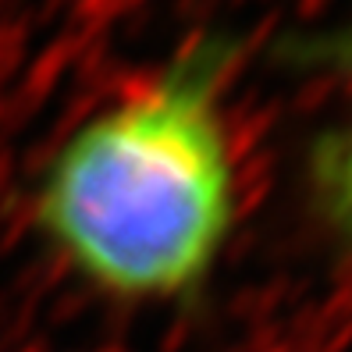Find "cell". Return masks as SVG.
<instances>
[{"label":"cell","mask_w":352,"mask_h":352,"mask_svg":"<svg viewBox=\"0 0 352 352\" xmlns=\"http://www.w3.org/2000/svg\"><path fill=\"white\" fill-rule=\"evenodd\" d=\"M317 192L324 210L352 235V132L335 135L317 153Z\"/></svg>","instance_id":"obj_2"},{"label":"cell","mask_w":352,"mask_h":352,"mask_svg":"<svg viewBox=\"0 0 352 352\" xmlns=\"http://www.w3.org/2000/svg\"><path fill=\"white\" fill-rule=\"evenodd\" d=\"M232 57L224 36L196 39L50 160L39 224L103 292L175 299L210 274L232 224V153L217 103Z\"/></svg>","instance_id":"obj_1"}]
</instances>
